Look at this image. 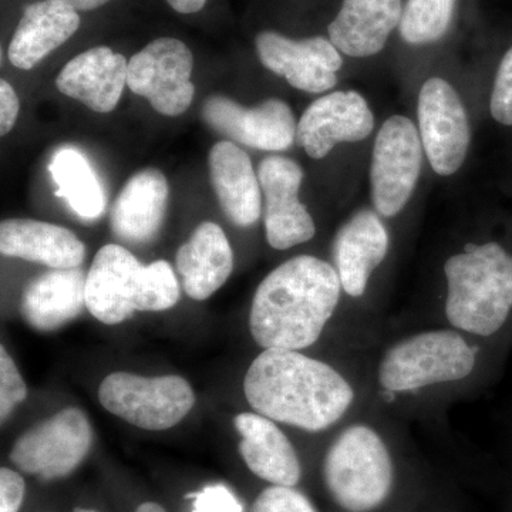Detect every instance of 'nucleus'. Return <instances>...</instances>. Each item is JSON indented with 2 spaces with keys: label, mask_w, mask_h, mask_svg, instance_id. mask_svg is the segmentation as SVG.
Returning a JSON list of instances; mask_svg holds the SVG:
<instances>
[{
  "label": "nucleus",
  "mask_w": 512,
  "mask_h": 512,
  "mask_svg": "<svg viewBox=\"0 0 512 512\" xmlns=\"http://www.w3.org/2000/svg\"><path fill=\"white\" fill-rule=\"evenodd\" d=\"M338 271L301 255L274 269L256 289L249 329L262 349L302 350L318 342L340 299Z\"/></svg>",
  "instance_id": "obj_1"
},
{
  "label": "nucleus",
  "mask_w": 512,
  "mask_h": 512,
  "mask_svg": "<svg viewBox=\"0 0 512 512\" xmlns=\"http://www.w3.org/2000/svg\"><path fill=\"white\" fill-rule=\"evenodd\" d=\"M244 393L256 413L308 431L328 429L355 399L352 386L328 363L284 349L256 357Z\"/></svg>",
  "instance_id": "obj_2"
},
{
  "label": "nucleus",
  "mask_w": 512,
  "mask_h": 512,
  "mask_svg": "<svg viewBox=\"0 0 512 512\" xmlns=\"http://www.w3.org/2000/svg\"><path fill=\"white\" fill-rule=\"evenodd\" d=\"M180 298L168 262L143 266L120 245H104L87 272L86 308L104 325H119L134 312L168 311Z\"/></svg>",
  "instance_id": "obj_3"
},
{
  "label": "nucleus",
  "mask_w": 512,
  "mask_h": 512,
  "mask_svg": "<svg viewBox=\"0 0 512 512\" xmlns=\"http://www.w3.org/2000/svg\"><path fill=\"white\" fill-rule=\"evenodd\" d=\"M446 315L454 328L478 336L498 332L512 309V255L497 242L467 244L444 265Z\"/></svg>",
  "instance_id": "obj_4"
},
{
  "label": "nucleus",
  "mask_w": 512,
  "mask_h": 512,
  "mask_svg": "<svg viewBox=\"0 0 512 512\" xmlns=\"http://www.w3.org/2000/svg\"><path fill=\"white\" fill-rule=\"evenodd\" d=\"M323 477L333 500L343 510L373 511L392 491V458L375 430L352 426L329 448Z\"/></svg>",
  "instance_id": "obj_5"
},
{
  "label": "nucleus",
  "mask_w": 512,
  "mask_h": 512,
  "mask_svg": "<svg viewBox=\"0 0 512 512\" xmlns=\"http://www.w3.org/2000/svg\"><path fill=\"white\" fill-rule=\"evenodd\" d=\"M476 352L453 330L419 333L397 343L384 355L379 382L390 393L457 382L473 372Z\"/></svg>",
  "instance_id": "obj_6"
},
{
  "label": "nucleus",
  "mask_w": 512,
  "mask_h": 512,
  "mask_svg": "<svg viewBox=\"0 0 512 512\" xmlns=\"http://www.w3.org/2000/svg\"><path fill=\"white\" fill-rule=\"evenodd\" d=\"M99 400L107 412L138 429L163 431L177 426L191 412L195 394L180 376L116 372L101 382Z\"/></svg>",
  "instance_id": "obj_7"
},
{
  "label": "nucleus",
  "mask_w": 512,
  "mask_h": 512,
  "mask_svg": "<svg viewBox=\"0 0 512 512\" xmlns=\"http://www.w3.org/2000/svg\"><path fill=\"white\" fill-rule=\"evenodd\" d=\"M92 444L93 429L86 414L77 407H67L22 434L9 458L23 473L56 480L72 474Z\"/></svg>",
  "instance_id": "obj_8"
},
{
  "label": "nucleus",
  "mask_w": 512,
  "mask_h": 512,
  "mask_svg": "<svg viewBox=\"0 0 512 512\" xmlns=\"http://www.w3.org/2000/svg\"><path fill=\"white\" fill-rule=\"evenodd\" d=\"M423 143L413 121L390 117L383 124L373 148L370 184L376 211L393 217L412 197L423 163Z\"/></svg>",
  "instance_id": "obj_9"
},
{
  "label": "nucleus",
  "mask_w": 512,
  "mask_h": 512,
  "mask_svg": "<svg viewBox=\"0 0 512 512\" xmlns=\"http://www.w3.org/2000/svg\"><path fill=\"white\" fill-rule=\"evenodd\" d=\"M192 67L194 57L185 43L173 37H161L131 57L127 86L137 96L150 101L157 113L181 116L194 100Z\"/></svg>",
  "instance_id": "obj_10"
},
{
  "label": "nucleus",
  "mask_w": 512,
  "mask_h": 512,
  "mask_svg": "<svg viewBox=\"0 0 512 512\" xmlns=\"http://www.w3.org/2000/svg\"><path fill=\"white\" fill-rule=\"evenodd\" d=\"M420 138L433 170L457 173L470 147V123L456 90L440 77L423 84L419 96Z\"/></svg>",
  "instance_id": "obj_11"
},
{
  "label": "nucleus",
  "mask_w": 512,
  "mask_h": 512,
  "mask_svg": "<svg viewBox=\"0 0 512 512\" xmlns=\"http://www.w3.org/2000/svg\"><path fill=\"white\" fill-rule=\"evenodd\" d=\"M202 120L229 140L264 151L288 150L298 133L291 107L278 99L255 107L215 94L202 106Z\"/></svg>",
  "instance_id": "obj_12"
},
{
  "label": "nucleus",
  "mask_w": 512,
  "mask_h": 512,
  "mask_svg": "<svg viewBox=\"0 0 512 512\" xmlns=\"http://www.w3.org/2000/svg\"><path fill=\"white\" fill-rule=\"evenodd\" d=\"M265 195L266 241L272 248L289 249L315 237V222L298 194L303 180L301 165L288 157H266L258 168Z\"/></svg>",
  "instance_id": "obj_13"
},
{
  "label": "nucleus",
  "mask_w": 512,
  "mask_h": 512,
  "mask_svg": "<svg viewBox=\"0 0 512 512\" xmlns=\"http://www.w3.org/2000/svg\"><path fill=\"white\" fill-rule=\"evenodd\" d=\"M255 46L266 69L284 76L295 89L322 93L338 83L342 56L325 37L295 40L276 32H262L256 36Z\"/></svg>",
  "instance_id": "obj_14"
},
{
  "label": "nucleus",
  "mask_w": 512,
  "mask_h": 512,
  "mask_svg": "<svg viewBox=\"0 0 512 512\" xmlns=\"http://www.w3.org/2000/svg\"><path fill=\"white\" fill-rule=\"evenodd\" d=\"M375 117L357 92H335L313 101L298 124L299 143L309 157L320 160L339 143L366 140Z\"/></svg>",
  "instance_id": "obj_15"
},
{
  "label": "nucleus",
  "mask_w": 512,
  "mask_h": 512,
  "mask_svg": "<svg viewBox=\"0 0 512 512\" xmlns=\"http://www.w3.org/2000/svg\"><path fill=\"white\" fill-rule=\"evenodd\" d=\"M127 70L126 57L107 46L93 47L63 67L56 87L96 113H111L126 87Z\"/></svg>",
  "instance_id": "obj_16"
},
{
  "label": "nucleus",
  "mask_w": 512,
  "mask_h": 512,
  "mask_svg": "<svg viewBox=\"0 0 512 512\" xmlns=\"http://www.w3.org/2000/svg\"><path fill=\"white\" fill-rule=\"evenodd\" d=\"M389 251V234L379 215L357 212L346 222L333 244V258L343 291L353 298L365 293L370 275Z\"/></svg>",
  "instance_id": "obj_17"
},
{
  "label": "nucleus",
  "mask_w": 512,
  "mask_h": 512,
  "mask_svg": "<svg viewBox=\"0 0 512 512\" xmlns=\"http://www.w3.org/2000/svg\"><path fill=\"white\" fill-rule=\"evenodd\" d=\"M168 202L167 178L156 168L138 171L124 185L110 212L114 237L147 244L163 225Z\"/></svg>",
  "instance_id": "obj_18"
},
{
  "label": "nucleus",
  "mask_w": 512,
  "mask_h": 512,
  "mask_svg": "<svg viewBox=\"0 0 512 512\" xmlns=\"http://www.w3.org/2000/svg\"><path fill=\"white\" fill-rule=\"evenodd\" d=\"M234 426L241 436L239 453L256 477L279 487L299 483L302 470L298 454L274 420L259 413H241L235 417Z\"/></svg>",
  "instance_id": "obj_19"
},
{
  "label": "nucleus",
  "mask_w": 512,
  "mask_h": 512,
  "mask_svg": "<svg viewBox=\"0 0 512 512\" xmlns=\"http://www.w3.org/2000/svg\"><path fill=\"white\" fill-rule=\"evenodd\" d=\"M87 275L80 266L49 269L28 282L20 301V313L33 329L50 332L62 328L86 306Z\"/></svg>",
  "instance_id": "obj_20"
},
{
  "label": "nucleus",
  "mask_w": 512,
  "mask_h": 512,
  "mask_svg": "<svg viewBox=\"0 0 512 512\" xmlns=\"http://www.w3.org/2000/svg\"><path fill=\"white\" fill-rule=\"evenodd\" d=\"M210 177L222 211L238 227H251L261 217V184L251 158L232 141L211 148Z\"/></svg>",
  "instance_id": "obj_21"
},
{
  "label": "nucleus",
  "mask_w": 512,
  "mask_h": 512,
  "mask_svg": "<svg viewBox=\"0 0 512 512\" xmlns=\"http://www.w3.org/2000/svg\"><path fill=\"white\" fill-rule=\"evenodd\" d=\"M80 28L76 9L62 0H40L25 9L10 42V63L32 70Z\"/></svg>",
  "instance_id": "obj_22"
},
{
  "label": "nucleus",
  "mask_w": 512,
  "mask_h": 512,
  "mask_svg": "<svg viewBox=\"0 0 512 512\" xmlns=\"http://www.w3.org/2000/svg\"><path fill=\"white\" fill-rule=\"evenodd\" d=\"M185 293L205 301L228 281L234 254L225 232L214 222H202L175 255Z\"/></svg>",
  "instance_id": "obj_23"
},
{
  "label": "nucleus",
  "mask_w": 512,
  "mask_h": 512,
  "mask_svg": "<svg viewBox=\"0 0 512 512\" xmlns=\"http://www.w3.org/2000/svg\"><path fill=\"white\" fill-rule=\"evenodd\" d=\"M0 252L50 269H69L83 264L86 247L60 225L12 218L0 224Z\"/></svg>",
  "instance_id": "obj_24"
},
{
  "label": "nucleus",
  "mask_w": 512,
  "mask_h": 512,
  "mask_svg": "<svg viewBox=\"0 0 512 512\" xmlns=\"http://www.w3.org/2000/svg\"><path fill=\"white\" fill-rule=\"evenodd\" d=\"M402 0H343L330 23V42L352 57L375 56L402 19Z\"/></svg>",
  "instance_id": "obj_25"
},
{
  "label": "nucleus",
  "mask_w": 512,
  "mask_h": 512,
  "mask_svg": "<svg viewBox=\"0 0 512 512\" xmlns=\"http://www.w3.org/2000/svg\"><path fill=\"white\" fill-rule=\"evenodd\" d=\"M59 187L56 197L64 198L83 220H96L104 211V194L89 161L74 148L57 151L49 165Z\"/></svg>",
  "instance_id": "obj_26"
},
{
  "label": "nucleus",
  "mask_w": 512,
  "mask_h": 512,
  "mask_svg": "<svg viewBox=\"0 0 512 512\" xmlns=\"http://www.w3.org/2000/svg\"><path fill=\"white\" fill-rule=\"evenodd\" d=\"M456 0H407L400 19V36L409 45H429L446 35Z\"/></svg>",
  "instance_id": "obj_27"
},
{
  "label": "nucleus",
  "mask_w": 512,
  "mask_h": 512,
  "mask_svg": "<svg viewBox=\"0 0 512 512\" xmlns=\"http://www.w3.org/2000/svg\"><path fill=\"white\" fill-rule=\"evenodd\" d=\"M28 387L20 376L18 367L5 346L0 348V419L5 421L10 413L25 402Z\"/></svg>",
  "instance_id": "obj_28"
},
{
  "label": "nucleus",
  "mask_w": 512,
  "mask_h": 512,
  "mask_svg": "<svg viewBox=\"0 0 512 512\" xmlns=\"http://www.w3.org/2000/svg\"><path fill=\"white\" fill-rule=\"evenodd\" d=\"M252 512H318L311 501L293 487L272 485L256 498Z\"/></svg>",
  "instance_id": "obj_29"
},
{
  "label": "nucleus",
  "mask_w": 512,
  "mask_h": 512,
  "mask_svg": "<svg viewBox=\"0 0 512 512\" xmlns=\"http://www.w3.org/2000/svg\"><path fill=\"white\" fill-rule=\"evenodd\" d=\"M490 110L495 121L504 126H512V47L505 53L498 67Z\"/></svg>",
  "instance_id": "obj_30"
},
{
  "label": "nucleus",
  "mask_w": 512,
  "mask_h": 512,
  "mask_svg": "<svg viewBox=\"0 0 512 512\" xmlns=\"http://www.w3.org/2000/svg\"><path fill=\"white\" fill-rule=\"evenodd\" d=\"M194 498L192 512H242V504L235 494L222 484L208 485Z\"/></svg>",
  "instance_id": "obj_31"
},
{
  "label": "nucleus",
  "mask_w": 512,
  "mask_h": 512,
  "mask_svg": "<svg viewBox=\"0 0 512 512\" xmlns=\"http://www.w3.org/2000/svg\"><path fill=\"white\" fill-rule=\"evenodd\" d=\"M26 484L20 474L10 468L0 470V512H18L25 497Z\"/></svg>",
  "instance_id": "obj_32"
},
{
  "label": "nucleus",
  "mask_w": 512,
  "mask_h": 512,
  "mask_svg": "<svg viewBox=\"0 0 512 512\" xmlns=\"http://www.w3.org/2000/svg\"><path fill=\"white\" fill-rule=\"evenodd\" d=\"M19 116V99L6 80L0 82V134L10 133Z\"/></svg>",
  "instance_id": "obj_33"
},
{
  "label": "nucleus",
  "mask_w": 512,
  "mask_h": 512,
  "mask_svg": "<svg viewBox=\"0 0 512 512\" xmlns=\"http://www.w3.org/2000/svg\"><path fill=\"white\" fill-rule=\"evenodd\" d=\"M167 2L175 12L191 15V13L200 12L207 0H167Z\"/></svg>",
  "instance_id": "obj_34"
},
{
  "label": "nucleus",
  "mask_w": 512,
  "mask_h": 512,
  "mask_svg": "<svg viewBox=\"0 0 512 512\" xmlns=\"http://www.w3.org/2000/svg\"><path fill=\"white\" fill-rule=\"evenodd\" d=\"M62 2H66L67 5L72 6V8L76 9L77 12H79V10L89 12V10L101 8V6L109 3L110 0H62Z\"/></svg>",
  "instance_id": "obj_35"
},
{
  "label": "nucleus",
  "mask_w": 512,
  "mask_h": 512,
  "mask_svg": "<svg viewBox=\"0 0 512 512\" xmlns=\"http://www.w3.org/2000/svg\"><path fill=\"white\" fill-rule=\"evenodd\" d=\"M136 512H167L161 505L156 503H144L137 508Z\"/></svg>",
  "instance_id": "obj_36"
},
{
  "label": "nucleus",
  "mask_w": 512,
  "mask_h": 512,
  "mask_svg": "<svg viewBox=\"0 0 512 512\" xmlns=\"http://www.w3.org/2000/svg\"><path fill=\"white\" fill-rule=\"evenodd\" d=\"M74 512H96V511L86 510V508H76V510H74Z\"/></svg>",
  "instance_id": "obj_37"
}]
</instances>
